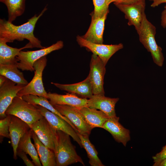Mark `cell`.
Returning <instances> with one entry per match:
<instances>
[{
	"label": "cell",
	"instance_id": "cell-34",
	"mask_svg": "<svg viewBox=\"0 0 166 166\" xmlns=\"http://www.w3.org/2000/svg\"><path fill=\"white\" fill-rule=\"evenodd\" d=\"M152 1V2L151 5V6L152 7H155L158 6L161 4L165 3V5L164 7L165 9H166V0H149Z\"/></svg>",
	"mask_w": 166,
	"mask_h": 166
},
{
	"label": "cell",
	"instance_id": "cell-23",
	"mask_svg": "<svg viewBox=\"0 0 166 166\" xmlns=\"http://www.w3.org/2000/svg\"><path fill=\"white\" fill-rule=\"evenodd\" d=\"M33 130L31 128L21 139L17 147L28 154L31 157L35 166H41L38 155L35 145L32 143L31 138Z\"/></svg>",
	"mask_w": 166,
	"mask_h": 166
},
{
	"label": "cell",
	"instance_id": "cell-13",
	"mask_svg": "<svg viewBox=\"0 0 166 166\" xmlns=\"http://www.w3.org/2000/svg\"><path fill=\"white\" fill-rule=\"evenodd\" d=\"M30 128L26 122L15 116L10 115L9 131L15 160L17 158V147L21 139Z\"/></svg>",
	"mask_w": 166,
	"mask_h": 166
},
{
	"label": "cell",
	"instance_id": "cell-24",
	"mask_svg": "<svg viewBox=\"0 0 166 166\" xmlns=\"http://www.w3.org/2000/svg\"><path fill=\"white\" fill-rule=\"evenodd\" d=\"M7 42L0 38V64H7L18 61L16 57L22 50L29 48L26 45L24 46L17 48L8 46Z\"/></svg>",
	"mask_w": 166,
	"mask_h": 166
},
{
	"label": "cell",
	"instance_id": "cell-37",
	"mask_svg": "<svg viewBox=\"0 0 166 166\" xmlns=\"http://www.w3.org/2000/svg\"><path fill=\"white\" fill-rule=\"evenodd\" d=\"M108 5L112 2H114L115 0H106Z\"/></svg>",
	"mask_w": 166,
	"mask_h": 166
},
{
	"label": "cell",
	"instance_id": "cell-36",
	"mask_svg": "<svg viewBox=\"0 0 166 166\" xmlns=\"http://www.w3.org/2000/svg\"><path fill=\"white\" fill-rule=\"evenodd\" d=\"M158 166H166V158L160 162Z\"/></svg>",
	"mask_w": 166,
	"mask_h": 166
},
{
	"label": "cell",
	"instance_id": "cell-11",
	"mask_svg": "<svg viewBox=\"0 0 166 166\" xmlns=\"http://www.w3.org/2000/svg\"><path fill=\"white\" fill-rule=\"evenodd\" d=\"M124 14L129 26H133L137 32L139 30L145 13V0L130 5L114 4Z\"/></svg>",
	"mask_w": 166,
	"mask_h": 166
},
{
	"label": "cell",
	"instance_id": "cell-16",
	"mask_svg": "<svg viewBox=\"0 0 166 166\" xmlns=\"http://www.w3.org/2000/svg\"><path fill=\"white\" fill-rule=\"evenodd\" d=\"M30 128L39 140L47 147L54 152L55 149L52 127L43 117L33 123Z\"/></svg>",
	"mask_w": 166,
	"mask_h": 166
},
{
	"label": "cell",
	"instance_id": "cell-1",
	"mask_svg": "<svg viewBox=\"0 0 166 166\" xmlns=\"http://www.w3.org/2000/svg\"><path fill=\"white\" fill-rule=\"evenodd\" d=\"M47 9L46 6L38 15L35 14L27 22L19 26L15 25L5 19H0V38L7 42L26 39L29 41L27 44L30 48L45 47L42 45L41 41L34 36V32L38 21Z\"/></svg>",
	"mask_w": 166,
	"mask_h": 166
},
{
	"label": "cell",
	"instance_id": "cell-17",
	"mask_svg": "<svg viewBox=\"0 0 166 166\" xmlns=\"http://www.w3.org/2000/svg\"><path fill=\"white\" fill-rule=\"evenodd\" d=\"M47 98L53 105H66L78 108L87 107V98H80L72 93L61 95L49 92Z\"/></svg>",
	"mask_w": 166,
	"mask_h": 166
},
{
	"label": "cell",
	"instance_id": "cell-32",
	"mask_svg": "<svg viewBox=\"0 0 166 166\" xmlns=\"http://www.w3.org/2000/svg\"><path fill=\"white\" fill-rule=\"evenodd\" d=\"M145 0H115L114 4H121L125 5H130Z\"/></svg>",
	"mask_w": 166,
	"mask_h": 166
},
{
	"label": "cell",
	"instance_id": "cell-33",
	"mask_svg": "<svg viewBox=\"0 0 166 166\" xmlns=\"http://www.w3.org/2000/svg\"><path fill=\"white\" fill-rule=\"evenodd\" d=\"M161 25L164 28H166V9L162 11L161 14Z\"/></svg>",
	"mask_w": 166,
	"mask_h": 166
},
{
	"label": "cell",
	"instance_id": "cell-7",
	"mask_svg": "<svg viewBox=\"0 0 166 166\" xmlns=\"http://www.w3.org/2000/svg\"><path fill=\"white\" fill-rule=\"evenodd\" d=\"M105 65L97 55L93 54L90 62L88 77L91 84L93 95H105L104 79L105 73Z\"/></svg>",
	"mask_w": 166,
	"mask_h": 166
},
{
	"label": "cell",
	"instance_id": "cell-9",
	"mask_svg": "<svg viewBox=\"0 0 166 166\" xmlns=\"http://www.w3.org/2000/svg\"><path fill=\"white\" fill-rule=\"evenodd\" d=\"M77 41L80 46L86 47L93 54L98 56L106 65L110 57L117 52L123 48L122 44L105 45L95 43L89 42L77 35Z\"/></svg>",
	"mask_w": 166,
	"mask_h": 166
},
{
	"label": "cell",
	"instance_id": "cell-26",
	"mask_svg": "<svg viewBox=\"0 0 166 166\" xmlns=\"http://www.w3.org/2000/svg\"><path fill=\"white\" fill-rule=\"evenodd\" d=\"M83 147L86 150L89 159V163L91 166H104L98 156V152L94 145L91 142L89 136L77 133Z\"/></svg>",
	"mask_w": 166,
	"mask_h": 166
},
{
	"label": "cell",
	"instance_id": "cell-20",
	"mask_svg": "<svg viewBox=\"0 0 166 166\" xmlns=\"http://www.w3.org/2000/svg\"><path fill=\"white\" fill-rule=\"evenodd\" d=\"M77 108L92 129L96 127L102 128L103 124L109 118L103 112L95 109L88 107Z\"/></svg>",
	"mask_w": 166,
	"mask_h": 166
},
{
	"label": "cell",
	"instance_id": "cell-2",
	"mask_svg": "<svg viewBox=\"0 0 166 166\" xmlns=\"http://www.w3.org/2000/svg\"><path fill=\"white\" fill-rule=\"evenodd\" d=\"M52 131L57 166H67L78 162L85 166L82 160L77 153L75 147L71 142L70 136L53 128Z\"/></svg>",
	"mask_w": 166,
	"mask_h": 166
},
{
	"label": "cell",
	"instance_id": "cell-3",
	"mask_svg": "<svg viewBox=\"0 0 166 166\" xmlns=\"http://www.w3.org/2000/svg\"><path fill=\"white\" fill-rule=\"evenodd\" d=\"M156 28L147 19L144 14L140 29L137 32L140 42L147 50L151 53L153 61L158 66H163L164 60L162 49L155 40Z\"/></svg>",
	"mask_w": 166,
	"mask_h": 166
},
{
	"label": "cell",
	"instance_id": "cell-8",
	"mask_svg": "<svg viewBox=\"0 0 166 166\" xmlns=\"http://www.w3.org/2000/svg\"><path fill=\"white\" fill-rule=\"evenodd\" d=\"M53 107L73 124L78 132L89 136L93 129L76 107L66 105H54Z\"/></svg>",
	"mask_w": 166,
	"mask_h": 166
},
{
	"label": "cell",
	"instance_id": "cell-31",
	"mask_svg": "<svg viewBox=\"0 0 166 166\" xmlns=\"http://www.w3.org/2000/svg\"><path fill=\"white\" fill-rule=\"evenodd\" d=\"M17 155L20 157L27 166H35L34 163L27 157L26 154L23 151L17 149Z\"/></svg>",
	"mask_w": 166,
	"mask_h": 166
},
{
	"label": "cell",
	"instance_id": "cell-6",
	"mask_svg": "<svg viewBox=\"0 0 166 166\" xmlns=\"http://www.w3.org/2000/svg\"><path fill=\"white\" fill-rule=\"evenodd\" d=\"M47 62L46 56L36 61L34 64V75L31 81L17 93L22 97L27 94H32L47 97L48 93L45 90L42 81V74Z\"/></svg>",
	"mask_w": 166,
	"mask_h": 166
},
{
	"label": "cell",
	"instance_id": "cell-22",
	"mask_svg": "<svg viewBox=\"0 0 166 166\" xmlns=\"http://www.w3.org/2000/svg\"><path fill=\"white\" fill-rule=\"evenodd\" d=\"M18 61L0 64V74L15 82L17 84L27 85L28 83L23 73L19 69Z\"/></svg>",
	"mask_w": 166,
	"mask_h": 166
},
{
	"label": "cell",
	"instance_id": "cell-15",
	"mask_svg": "<svg viewBox=\"0 0 166 166\" xmlns=\"http://www.w3.org/2000/svg\"><path fill=\"white\" fill-rule=\"evenodd\" d=\"M119 117L109 118L104 123L102 128L109 132L115 140L126 146L130 140V131L124 127L119 122Z\"/></svg>",
	"mask_w": 166,
	"mask_h": 166
},
{
	"label": "cell",
	"instance_id": "cell-18",
	"mask_svg": "<svg viewBox=\"0 0 166 166\" xmlns=\"http://www.w3.org/2000/svg\"><path fill=\"white\" fill-rule=\"evenodd\" d=\"M108 14L100 18H94L92 17L91 22L88 30L81 37L91 42L103 44L105 23Z\"/></svg>",
	"mask_w": 166,
	"mask_h": 166
},
{
	"label": "cell",
	"instance_id": "cell-4",
	"mask_svg": "<svg viewBox=\"0 0 166 166\" xmlns=\"http://www.w3.org/2000/svg\"><path fill=\"white\" fill-rule=\"evenodd\" d=\"M6 114L15 116L20 118L30 127L34 123L44 117L37 105L30 103L22 97L16 96L5 112Z\"/></svg>",
	"mask_w": 166,
	"mask_h": 166
},
{
	"label": "cell",
	"instance_id": "cell-14",
	"mask_svg": "<svg viewBox=\"0 0 166 166\" xmlns=\"http://www.w3.org/2000/svg\"><path fill=\"white\" fill-rule=\"evenodd\" d=\"M119 100L118 98H111L106 97L105 95H93L88 99L87 107L99 109L109 118L114 117L117 116L115 106Z\"/></svg>",
	"mask_w": 166,
	"mask_h": 166
},
{
	"label": "cell",
	"instance_id": "cell-12",
	"mask_svg": "<svg viewBox=\"0 0 166 166\" xmlns=\"http://www.w3.org/2000/svg\"><path fill=\"white\" fill-rule=\"evenodd\" d=\"M26 85L17 84L12 81L7 79L5 83L0 87V118L6 117L5 112L11 103L18 93Z\"/></svg>",
	"mask_w": 166,
	"mask_h": 166
},
{
	"label": "cell",
	"instance_id": "cell-29",
	"mask_svg": "<svg viewBox=\"0 0 166 166\" xmlns=\"http://www.w3.org/2000/svg\"><path fill=\"white\" fill-rule=\"evenodd\" d=\"M10 115H7L5 118L0 120V142L1 143L4 137L10 139L9 131Z\"/></svg>",
	"mask_w": 166,
	"mask_h": 166
},
{
	"label": "cell",
	"instance_id": "cell-27",
	"mask_svg": "<svg viewBox=\"0 0 166 166\" xmlns=\"http://www.w3.org/2000/svg\"><path fill=\"white\" fill-rule=\"evenodd\" d=\"M22 97L24 100L30 103L39 105L46 108L64 119L70 125L72 124V122L68 119L62 115L53 107L46 97L32 94L25 95L22 96Z\"/></svg>",
	"mask_w": 166,
	"mask_h": 166
},
{
	"label": "cell",
	"instance_id": "cell-30",
	"mask_svg": "<svg viewBox=\"0 0 166 166\" xmlns=\"http://www.w3.org/2000/svg\"><path fill=\"white\" fill-rule=\"evenodd\" d=\"M166 158V144L159 152L152 157L154 164L153 166H158L160 162Z\"/></svg>",
	"mask_w": 166,
	"mask_h": 166
},
{
	"label": "cell",
	"instance_id": "cell-10",
	"mask_svg": "<svg viewBox=\"0 0 166 166\" xmlns=\"http://www.w3.org/2000/svg\"><path fill=\"white\" fill-rule=\"evenodd\" d=\"M37 105L42 115L47 120L53 128L69 134L81 148H82L81 140L77 133L67 121L46 108Z\"/></svg>",
	"mask_w": 166,
	"mask_h": 166
},
{
	"label": "cell",
	"instance_id": "cell-19",
	"mask_svg": "<svg viewBox=\"0 0 166 166\" xmlns=\"http://www.w3.org/2000/svg\"><path fill=\"white\" fill-rule=\"evenodd\" d=\"M51 84L62 90L85 98L89 99L93 95L92 85L88 76L84 80L76 83L64 84L52 82Z\"/></svg>",
	"mask_w": 166,
	"mask_h": 166
},
{
	"label": "cell",
	"instance_id": "cell-21",
	"mask_svg": "<svg viewBox=\"0 0 166 166\" xmlns=\"http://www.w3.org/2000/svg\"><path fill=\"white\" fill-rule=\"evenodd\" d=\"M32 138L36 149L40 161L43 166H57L54 152L45 146L32 131Z\"/></svg>",
	"mask_w": 166,
	"mask_h": 166
},
{
	"label": "cell",
	"instance_id": "cell-28",
	"mask_svg": "<svg viewBox=\"0 0 166 166\" xmlns=\"http://www.w3.org/2000/svg\"><path fill=\"white\" fill-rule=\"evenodd\" d=\"M94 10L92 15L94 18L101 17L109 12V6L106 0H93Z\"/></svg>",
	"mask_w": 166,
	"mask_h": 166
},
{
	"label": "cell",
	"instance_id": "cell-5",
	"mask_svg": "<svg viewBox=\"0 0 166 166\" xmlns=\"http://www.w3.org/2000/svg\"><path fill=\"white\" fill-rule=\"evenodd\" d=\"M63 41H59L47 47L35 51H21L16 58L18 61V66L22 71H34V62L41 57L46 56L51 52L62 48Z\"/></svg>",
	"mask_w": 166,
	"mask_h": 166
},
{
	"label": "cell",
	"instance_id": "cell-25",
	"mask_svg": "<svg viewBox=\"0 0 166 166\" xmlns=\"http://www.w3.org/2000/svg\"><path fill=\"white\" fill-rule=\"evenodd\" d=\"M26 0H0L7 7L8 21L12 22L18 17L22 15L25 9Z\"/></svg>",
	"mask_w": 166,
	"mask_h": 166
},
{
	"label": "cell",
	"instance_id": "cell-35",
	"mask_svg": "<svg viewBox=\"0 0 166 166\" xmlns=\"http://www.w3.org/2000/svg\"><path fill=\"white\" fill-rule=\"evenodd\" d=\"M7 78L5 76L1 75L0 76V87L6 81Z\"/></svg>",
	"mask_w": 166,
	"mask_h": 166
}]
</instances>
